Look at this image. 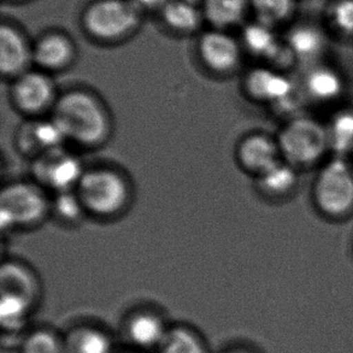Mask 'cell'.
<instances>
[{"label":"cell","instance_id":"2e32d148","mask_svg":"<svg viewBox=\"0 0 353 353\" xmlns=\"http://www.w3.org/2000/svg\"><path fill=\"white\" fill-rule=\"evenodd\" d=\"M286 45L294 57L310 59L323 51L325 37L312 24H296L290 30Z\"/></svg>","mask_w":353,"mask_h":353},{"label":"cell","instance_id":"277c9868","mask_svg":"<svg viewBox=\"0 0 353 353\" xmlns=\"http://www.w3.org/2000/svg\"><path fill=\"white\" fill-rule=\"evenodd\" d=\"M139 19V6L134 1L99 0L87 9L83 24L94 38L117 40L133 30Z\"/></svg>","mask_w":353,"mask_h":353},{"label":"cell","instance_id":"3957f363","mask_svg":"<svg viewBox=\"0 0 353 353\" xmlns=\"http://www.w3.org/2000/svg\"><path fill=\"white\" fill-rule=\"evenodd\" d=\"M85 210L98 216L115 215L128 201V185L122 175L111 169L85 172L77 187Z\"/></svg>","mask_w":353,"mask_h":353},{"label":"cell","instance_id":"6da1fadb","mask_svg":"<svg viewBox=\"0 0 353 353\" xmlns=\"http://www.w3.org/2000/svg\"><path fill=\"white\" fill-rule=\"evenodd\" d=\"M53 119L69 140L96 146L109 135V117L96 97L83 91H72L61 97L53 108Z\"/></svg>","mask_w":353,"mask_h":353},{"label":"cell","instance_id":"f1b7e54d","mask_svg":"<svg viewBox=\"0 0 353 353\" xmlns=\"http://www.w3.org/2000/svg\"><path fill=\"white\" fill-rule=\"evenodd\" d=\"M330 22L345 35H353V0H334L328 10Z\"/></svg>","mask_w":353,"mask_h":353},{"label":"cell","instance_id":"4316f807","mask_svg":"<svg viewBox=\"0 0 353 353\" xmlns=\"http://www.w3.org/2000/svg\"><path fill=\"white\" fill-rule=\"evenodd\" d=\"M161 353H204L201 344L185 330H175L165 334Z\"/></svg>","mask_w":353,"mask_h":353},{"label":"cell","instance_id":"e0dca14e","mask_svg":"<svg viewBox=\"0 0 353 353\" xmlns=\"http://www.w3.org/2000/svg\"><path fill=\"white\" fill-rule=\"evenodd\" d=\"M1 294H14L33 301L37 294V285L32 274L17 263H5L0 272Z\"/></svg>","mask_w":353,"mask_h":353},{"label":"cell","instance_id":"7c38bea8","mask_svg":"<svg viewBox=\"0 0 353 353\" xmlns=\"http://www.w3.org/2000/svg\"><path fill=\"white\" fill-rule=\"evenodd\" d=\"M246 90L259 101H272L280 104L292 94V83L280 72L259 68L254 69L246 77Z\"/></svg>","mask_w":353,"mask_h":353},{"label":"cell","instance_id":"7a4b0ae2","mask_svg":"<svg viewBox=\"0 0 353 353\" xmlns=\"http://www.w3.org/2000/svg\"><path fill=\"white\" fill-rule=\"evenodd\" d=\"M279 148L293 167L319 162L330 146L327 127L309 117L292 119L279 137Z\"/></svg>","mask_w":353,"mask_h":353},{"label":"cell","instance_id":"30bf717a","mask_svg":"<svg viewBox=\"0 0 353 353\" xmlns=\"http://www.w3.org/2000/svg\"><path fill=\"white\" fill-rule=\"evenodd\" d=\"M281 154L279 143L262 134L243 139L238 148L239 162L248 172L261 175L279 162Z\"/></svg>","mask_w":353,"mask_h":353},{"label":"cell","instance_id":"8992f818","mask_svg":"<svg viewBox=\"0 0 353 353\" xmlns=\"http://www.w3.org/2000/svg\"><path fill=\"white\" fill-rule=\"evenodd\" d=\"M48 209V199L38 186L24 182L11 183L0 196V223L3 230L34 225L43 220Z\"/></svg>","mask_w":353,"mask_h":353},{"label":"cell","instance_id":"603a6c76","mask_svg":"<svg viewBox=\"0 0 353 353\" xmlns=\"http://www.w3.org/2000/svg\"><path fill=\"white\" fill-rule=\"evenodd\" d=\"M258 22L274 27L291 17L294 10L293 0H251Z\"/></svg>","mask_w":353,"mask_h":353},{"label":"cell","instance_id":"4fadbf2b","mask_svg":"<svg viewBox=\"0 0 353 353\" xmlns=\"http://www.w3.org/2000/svg\"><path fill=\"white\" fill-rule=\"evenodd\" d=\"M65 139L62 128L52 119L23 125L19 130V143L24 152L39 153L40 156L50 150L62 148Z\"/></svg>","mask_w":353,"mask_h":353},{"label":"cell","instance_id":"d4e9b609","mask_svg":"<svg viewBox=\"0 0 353 353\" xmlns=\"http://www.w3.org/2000/svg\"><path fill=\"white\" fill-rule=\"evenodd\" d=\"M68 353H109V341L93 330H80L68 340Z\"/></svg>","mask_w":353,"mask_h":353},{"label":"cell","instance_id":"f546056e","mask_svg":"<svg viewBox=\"0 0 353 353\" xmlns=\"http://www.w3.org/2000/svg\"><path fill=\"white\" fill-rule=\"evenodd\" d=\"M22 353H62V350L52 335L38 332L27 339Z\"/></svg>","mask_w":353,"mask_h":353},{"label":"cell","instance_id":"d6986e66","mask_svg":"<svg viewBox=\"0 0 353 353\" xmlns=\"http://www.w3.org/2000/svg\"><path fill=\"white\" fill-rule=\"evenodd\" d=\"M248 0H204V14L215 28L223 29L243 19Z\"/></svg>","mask_w":353,"mask_h":353},{"label":"cell","instance_id":"9c48e42d","mask_svg":"<svg viewBox=\"0 0 353 353\" xmlns=\"http://www.w3.org/2000/svg\"><path fill=\"white\" fill-rule=\"evenodd\" d=\"M201 59L211 70L230 72L238 65L240 48L234 39L220 30L204 34L199 43Z\"/></svg>","mask_w":353,"mask_h":353},{"label":"cell","instance_id":"484cf974","mask_svg":"<svg viewBox=\"0 0 353 353\" xmlns=\"http://www.w3.org/2000/svg\"><path fill=\"white\" fill-rule=\"evenodd\" d=\"M30 301L14 294H1L0 320L5 328L14 330L22 325Z\"/></svg>","mask_w":353,"mask_h":353},{"label":"cell","instance_id":"9a60e30c","mask_svg":"<svg viewBox=\"0 0 353 353\" xmlns=\"http://www.w3.org/2000/svg\"><path fill=\"white\" fill-rule=\"evenodd\" d=\"M243 43L251 52L269 58L272 61H276L277 58L281 57L283 52L288 50L287 45L283 48L277 40L272 27L261 22L248 24L243 29Z\"/></svg>","mask_w":353,"mask_h":353},{"label":"cell","instance_id":"7402d4cb","mask_svg":"<svg viewBox=\"0 0 353 353\" xmlns=\"http://www.w3.org/2000/svg\"><path fill=\"white\" fill-rule=\"evenodd\" d=\"M330 137V146L335 152L353 151V111H341L335 115L327 127Z\"/></svg>","mask_w":353,"mask_h":353},{"label":"cell","instance_id":"ac0fdd59","mask_svg":"<svg viewBox=\"0 0 353 353\" xmlns=\"http://www.w3.org/2000/svg\"><path fill=\"white\" fill-rule=\"evenodd\" d=\"M305 86L309 94L317 101H332L343 91V80L334 69L317 67L307 74Z\"/></svg>","mask_w":353,"mask_h":353},{"label":"cell","instance_id":"52a82bcc","mask_svg":"<svg viewBox=\"0 0 353 353\" xmlns=\"http://www.w3.org/2000/svg\"><path fill=\"white\" fill-rule=\"evenodd\" d=\"M32 170L40 185L50 187L57 193L77 187L85 174L80 159L63 148L38 156Z\"/></svg>","mask_w":353,"mask_h":353},{"label":"cell","instance_id":"5b68a950","mask_svg":"<svg viewBox=\"0 0 353 353\" xmlns=\"http://www.w3.org/2000/svg\"><path fill=\"white\" fill-rule=\"evenodd\" d=\"M317 205L330 216L345 215L353 208V168L335 158L321 169L315 185Z\"/></svg>","mask_w":353,"mask_h":353},{"label":"cell","instance_id":"cb8c5ba5","mask_svg":"<svg viewBox=\"0 0 353 353\" xmlns=\"http://www.w3.org/2000/svg\"><path fill=\"white\" fill-rule=\"evenodd\" d=\"M129 333L132 339L141 346L162 344L163 339L167 334L164 333L162 323L159 320L151 315H140L135 317L129 327Z\"/></svg>","mask_w":353,"mask_h":353},{"label":"cell","instance_id":"44dd1931","mask_svg":"<svg viewBox=\"0 0 353 353\" xmlns=\"http://www.w3.org/2000/svg\"><path fill=\"white\" fill-rule=\"evenodd\" d=\"M296 182L294 167L288 162L275 163L259 175V185L270 194H285L291 191Z\"/></svg>","mask_w":353,"mask_h":353},{"label":"cell","instance_id":"4dcf8cb0","mask_svg":"<svg viewBox=\"0 0 353 353\" xmlns=\"http://www.w3.org/2000/svg\"><path fill=\"white\" fill-rule=\"evenodd\" d=\"M134 3L138 6H143V8H156L159 5H164L167 1L165 0H134Z\"/></svg>","mask_w":353,"mask_h":353},{"label":"cell","instance_id":"ba28073f","mask_svg":"<svg viewBox=\"0 0 353 353\" xmlns=\"http://www.w3.org/2000/svg\"><path fill=\"white\" fill-rule=\"evenodd\" d=\"M12 99L19 110L27 114L43 112L54 99L52 80L41 72H24L16 77Z\"/></svg>","mask_w":353,"mask_h":353},{"label":"cell","instance_id":"83f0119b","mask_svg":"<svg viewBox=\"0 0 353 353\" xmlns=\"http://www.w3.org/2000/svg\"><path fill=\"white\" fill-rule=\"evenodd\" d=\"M53 208L57 212V215L68 222L79 220L82 216V212L85 211L77 192H74L72 190L58 192L57 196L53 203Z\"/></svg>","mask_w":353,"mask_h":353},{"label":"cell","instance_id":"ffe728a7","mask_svg":"<svg viewBox=\"0 0 353 353\" xmlns=\"http://www.w3.org/2000/svg\"><path fill=\"white\" fill-rule=\"evenodd\" d=\"M163 19L170 28L192 32L201 23V14L187 0H170L163 5Z\"/></svg>","mask_w":353,"mask_h":353},{"label":"cell","instance_id":"8fae6325","mask_svg":"<svg viewBox=\"0 0 353 353\" xmlns=\"http://www.w3.org/2000/svg\"><path fill=\"white\" fill-rule=\"evenodd\" d=\"M33 58L23 37L10 26L0 28V69L4 77L23 74L29 59Z\"/></svg>","mask_w":353,"mask_h":353},{"label":"cell","instance_id":"5bb4252c","mask_svg":"<svg viewBox=\"0 0 353 353\" xmlns=\"http://www.w3.org/2000/svg\"><path fill=\"white\" fill-rule=\"evenodd\" d=\"M32 52L39 67L48 70H59L72 62L74 46L64 35L50 34L37 43Z\"/></svg>","mask_w":353,"mask_h":353}]
</instances>
